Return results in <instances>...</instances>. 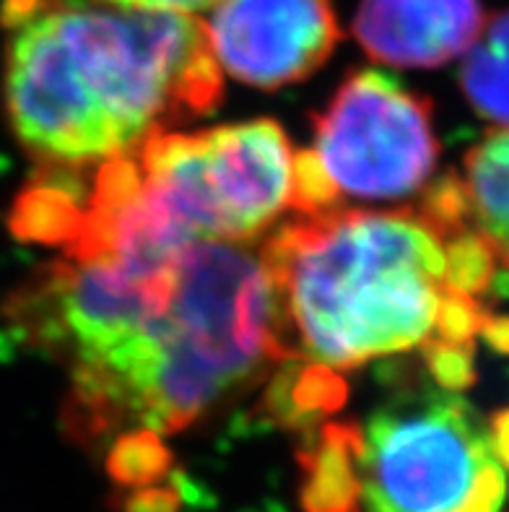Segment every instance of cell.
Returning a JSON list of instances; mask_svg holds the SVG:
<instances>
[{
  "label": "cell",
  "instance_id": "13",
  "mask_svg": "<svg viewBox=\"0 0 509 512\" xmlns=\"http://www.w3.org/2000/svg\"><path fill=\"white\" fill-rule=\"evenodd\" d=\"M346 385L323 364L284 372L271 390V411L289 427H304L315 416L341 409Z\"/></svg>",
  "mask_w": 509,
  "mask_h": 512
},
{
  "label": "cell",
  "instance_id": "22",
  "mask_svg": "<svg viewBox=\"0 0 509 512\" xmlns=\"http://www.w3.org/2000/svg\"><path fill=\"white\" fill-rule=\"evenodd\" d=\"M481 336L486 338L491 349H497L499 354H509V315H486Z\"/></svg>",
  "mask_w": 509,
  "mask_h": 512
},
{
  "label": "cell",
  "instance_id": "17",
  "mask_svg": "<svg viewBox=\"0 0 509 512\" xmlns=\"http://www.w3.org/2000/svg\"><path fill=\"white\" fill-rule=\"evenodd\" d=\"M486 315L489 312L478 305V299L445 289L442 302H439L437 320H434V333L429 338H439L447 344L473 346V338L481 333Z\"/></svg>",
  "mask_w": 509,
  "mask_h": 512
},
{
  "label": "cell",
  "instance_id": "15",
  "mask_svg": "<svg viewBox=\"0 0 509 512\" xmlns=\"http://www.w3.org/2000/svg\"><path fill=\"white\" fill-rule=\"evenodd\" d=\"M497 253L484 234L465 229L445 240V284L465 297H481L494 286Z\"/></svg>",
  "mask_w": 509,
  "mask_h": 512
},
{
  "label": "cell",
  "instance_id": "12",
  "mask_svg": "<svg viewBox=\"0 0 509 512\" xmlns=\"http://www.w3.org/2000/svg\"><path fill=\"white\" fill-rule=\"evenodd\" d=\"M84 221V208L63 182L39 180L26 190L13 208V232L21 240L45 242V245H71Z\"/></svg>",
  "mask_w": 509,
  "mask_h": 512
},
{
  "label": "cell",
  "instance_id": "14",
  "mask_svg": "<svg viewBox=\"0 0 509 512\" xmlns=\"http://www.w3.org/2000/svg\"><path fill=\"white\" fill-rule=\"evenodd\" d=\"M172 466V453L164 448L162 437L154 429L128 432L117 440L107 458V471L120 487L143 489L154 487L156 481L164 479Z\"/></svg>",
  "mask_w": 509,
  "mask_h": 512
},
{
  "label": "cell",
  "instance_id": "16",
  "mask_svg": "<svg viewBox=\"0 0 509 512\" xmlns=\"http://www.w3.org/2000/svg\"><path fill=\"white\" fill-rule=\"evenodd\" d=\"M416 214L434 229L442 242L471 229V201H468L465 182L455 172L439 177L424 190Z\"/></svg>",
  "mask_w": 509,
  "mask_h": 512
},
{
  "label": "cell",
  "instance_id": "4",
  "mask_svg": "<svg viewBox=\"0 0 509 512\" xmlns=\"http://www.w3.org/2000/svg\"><path fill=\"white\" fill-rule=\"evenodd\" d=\"M133 154L146 198L193 242L252 240L291 206L294 151L273 120L151 133Z\"/></svg>",
  "mask_w": 509,
  "mask_h": 512
},
{
  "label": "cell",
  "instance_id": "11",
  "mask_svg": "<svg viewBox=\"0 0 509 512\" xmlns=\"http://www.w3.org/2000/svg\"><path fill=\"white\" fill-rule=\"evenodd\" d=\"M460 86L478 115L509 128V11L484 24L465 52Z\"/></svg>",
  "mask_w": 509,
  "mask_h": 512
},
{
  "label": "cell",
  "instance_id": "20",
  "mask_svg": "<svg viewBox=\"0 0 509 512\" xmlns=\"http://www.w3.org/2000/svg\"><path fill=\"white\" fill-rule=\"evenodd\" d=\"M120 8H136V11H164V13H198L211 8L216 0H104Z\"/></svg>",
  "mask_w": 509,
  "mask_h": 512
},
{
  "label": "cell",
  "instance_id": "23",
  "mask_svg": "<svg viewBox=\"0 0 509 512\" xmlns=\"http://www.w3.org/2000/svg\"><path fill=\"white\" fill-rule=\"evenodd\" d=\"M497 260H502L504 266H507V268H509V245H507V247H504L502 253H499V255H497Z\"/></svg>",
  "mask_w": 509,
  "mask_h": 512
},
{
  "label": "cell",
  "instance_id": "8",
  "mask_svg": "<svg viewBox=\"0 0 509 512\" xmlns=\"http://www.w3.org/2000/svg\"><path fill=\"white\" fill-rule=\"evenodd\" d=\"M484 24L481 0H361L354 34L382 63L437 68L471 50Z\"/></svg>",
  "mask_w": 509,
  "mask_h": 512
},
{
  "label": "cell",
  "instance_id": "3",
  "mask_svg": "<svg viewBox=\"0 0 509 512\" xmlns=\"http://www.w3.org/2000/svg\"><path fill=\"white\" fill-rule=\"evenodd\" d=\"M242 242L200 240L177 260L172 297L151 325L133 419L177 432L271 359L276 310L265 263Z\"/></svg>",
  "mask_w": 509,
  "mask_h": 512
},
{
  "label": "cell",
  "instance_id": "18",
  "mask_svg": "<svg viewBox=\"0 0 509 512\" xmlns=\"http://www.w3.org/2000/svg\"><path fill=\"white\" fill-rule=\"evenodd\" d=\"M421 349H424L429 375L434 377V383L442 390L458 393V390H468L476 383L473 346L447 344V341H439V338H426Z\"/></svg>",
  "mask_w": 509,
  "mask_h": 512
},
{
  "label": "cell",
  "instance_id": "19",
  "mask_svg": "<svg viewBox=\"0 0 509 512\" xmlns=\"http://www.w3.org/2000/svg\"><path fill=\"white\" fill-rule=\"evenodd\" d=\"M182 500L177 487H143L130 494L125 512H180Z\"/></svg>",
  "mask_w": 509,
  "mask_h": 512
},
{
  "label": "cell",
  "instance_id": "9",
  "mask_svg": "<svg viewBox=\"0 0 509 512\" xmlns=\"http://www.w3.org/2000/svg\"><path fill=\"white\" fill-rule=\"evenodd\" d=\"M359 453L356 424L333 422L320 429L302 455L304 512H364Z\"/></svg>",
  "mask_w": 509,
  "mask_h": 512
},
{
  "label": "cell",
  "instance_id": "10",
  "mask_svg": "<svg viewBox=\"0 0 509 512\" xmlns=\"http://www.w3.org/2000/svg\"><path fill=\"white\" fill-rule=\"evenodd\" d=\"M463 182L476 232L499 255L509 245V128L491 133L471 149Z\"/></svg>",
  "mask_w": 509,
  "mask_h": 512
},
{
  "label": "cell",
  "instance_id": "6",
  "mask_svg": "<svg viewBox=\"0 0 509 512\" xmlns=\"http://www.w3.org/2000/svg\"><path fill=\"white\" fill-rule=\"evenodd\" d=\"M310 151L338 198H411L439 156L432 104L387 73L356 71L315 120Z\"/></svg>",
  "mask_w": 509,
  "mask_h": 512
},
{
  "label": "cell",
  "instance_id": "5",
  "mask_svg": "<svg viewBox=\"0 0 509 512\" xmlns=\"http://www.w3.org/2000/svg\"><path fill=\"white\" fill-rule=\"evenodd\" d=\"M359 429L364 512L502 510L504 468L460 398L385 406Z\"/></svg>",
  "mask_w": 509,
  "mask_h": 512
},
{
  "label": "cell",
  "instance_id": "1",
  "mask_svg": "<svg viewBox=\"0 0 509 512\" xmlns=\"http://www.w3.org/2000/svg\"><path fill=\"white\" fill-rule=\"evenodd\" d=\"M6 107L42 162H112L172 120L206 115L221 68L203 21L104 0H3Z\"/></svg>",
  "mask_w": 509,
  "mask_h": 512
},
{
  "label": "cell",
  "instance_id": "2",
  "mask_svg": "<svg viewBox=\"0 0 509 512\" xmlns=\"http://www.w3.org/2000/svg\"><path fill=\"white\" fill-rule=\"evenodd\" d=\"M281 359L354 370L421 346L445 294V242L416 211H328L260 250Z\"/></svg>",
  "mask_w": 509,
  "mask_h": 512
},
{
  "label": "cell",
  "instance_id": "21",
  "mask_svg": "<svg viewBox=\"0 0 509 512\" xmlns=\"http://www.w3.org/2000/svg\"><path fill=\"white\" fill-rule=\"evenodd\" d=\"M486 440H489L491 455L497 458L499 466L509 471V409H502L491 416Z\"/></svg>",
  "mask_w": 509,
  "mask_h": 512
},
{
  "label": "cell",
  "instance_id": "7",
  "mask_svg": "<svg viewBox=\"0 0 509 512\" xmlns=\"http://www.w3.org/2000/svg\"><path fill=\"white\" fill-rule=\"evenodd\" d=\"M203 26L219 68L258 89L315 73L341 37L333 0H216Z\"/></svg>",
  "mask_w": 509,
  "mask_h": 512
}]
</instances>
